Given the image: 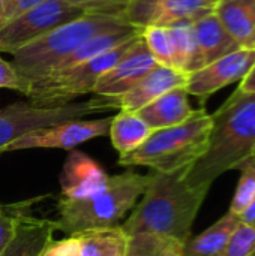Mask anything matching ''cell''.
I'll list each match as a JSON object with an SVG mask.
<instances>
[{
  "label": "cell",
  "mask_w": 255,
  "mask_h": 256,
  "mask_svg": "<svg viewBox=\"0 0 255 256\" xmlns=\"http://www.w3.org/2000/svg\"><path fill=\"white\" fill-rule=\"evenodd\" d=\"M191 166L170 174L153 172L141 201L132 208L128 220L120 225L122 230L128 236L153 232L185 244L191 238L194 220L209 192V189L192 186L188 182Z\"/></svg>",
  "instance_id": "6da1fadb"
},
{
  "label": "cell",
  "mask_w": 255,
  "mask_h": 256,
  "mask_svg": "<svg viewBox=\"0 0 255 256\" xmlns=\"http://www.w3.org/2000/svg\"><path fill=\"white\" fill-rule=\"evenodd\" d=\"M210 117L207 150L188 172L192 186L206 189L249 158L255 142V93L237 88Z\"/></svg>",
  "instance_id": "7a4b0ae2"
},
{
  "label": "cell",
  "mask_w": 255,
  "mask_h": 256,
  "mask_svg": "<svg viewBox=\"0 0 255 256\" xmlns=\"http://www.w3.org/2000/svg\"><path fill=\"white\" fill-rule=\"evenodd\" d=\"M135 28L123 18L108 14H86L15 51L12 64L29 84L51 74L62 60L87 40L113 32Z\"/></svg>",
  "instance_id": "3957f363"
},
{
  "label": "cell",
  "mask_w": 255,
  "mask_h": 256,
  "mask_svg": "<svg viewBox=\"0 0 255 256\" xmlns=\"http://www.w3.org/2000/svg\"><path fill=\"white\" fill-rule=\"evenodd\" d=\"M150 180L152 174L126 171L111 176L107 188L93 196L78 201L60 198L57 204L59 219L54 220L56 231L77 236L86 231L117 226L119 220L137 206Z\"/></svg>",
  "instance_id": "277c9868"
},
{
  "label": "cell",
  "mask_w": 255,
  "mask_h": 256,
  "mask_svg": "<svg viewBox=\"0 0 255 256\" xmlns=\"http://www.w3.org/2000/svg\"><path fill=\"white\" fill-rule=\"evenodd\" d=\"M210 129V114L204 108L195 110L186 122L153 130L137 150L120 156L119 165L149 166L164 174L191 166L206 153Z\"/></svg>",
  "instance_id": "5b68a950"
},
{
  "label": "cell",
  "mask_w": 255,
  "mask_h": 256,
  "mask_svg": "<svg viewBox=\"0 0 255 256\" xmlns=\"http://www.w3.org/2000/svg\"><path fill=\"white\" fill-rule=\"evenodd\" d=\"M140 36L141 34L71 69L54 72L33 81L26 94L29 102L35 106L53 108L72 104L78 96L93 93L98 80L134 46Z\"/></svg>",
  "instance_id": "8992f818"
},
{
  "label": "cell",
  "mask_w": 255,
  "mask_h": 256,
  "mask_svg": "<svg viewBox=\"0 0 255 256\" xmlns=\"http://www.w3.org/2000/svg\"><path fill=\"white\" fill-rule=\"evenodd\" d=\"M113 110L107 98L93 96L84 102H72L62 106L41 108L30 102H15L0 108V154L6 153L9 144L24 134L48 128L62 122L83 118L86 116Z\"/></svg>",
  "instance_id": "52a82bcc"
},
{
  "label": "cell",
  "mask_w": 255,
  "mask_h": 256,
  "mask_svg": "<svg viewBox=\"0 0 255 256\" xmlns=\"http://www.w3.org/2000/svg\"><path fill=\"white\" fill-rule=\"evenodd\" d=\"M86 14L90 12L65 0H45L0 27V52L14 54L51 30Z\"/></svg>",
  "instance_id": "ba28073f"
},
{
  "label": "cell",
  "mask_w": 255,
  "mask_h": 256,
  "mask_svg": "<svg viewBox=\"0 0 255 256\" xmlns=\"http://www.w3.org/2000/svg\"><path fill=\"white\" fill-rule=\"evenodd\" d=\"M218 0H128L122 18L138 30L194 24L212 14Z\"/></svg>",
  "instance_id": "9c48e42d"
},
{
  "label": "cell",
  "mask_w": 255,
  "mask_h": 256,
  "mask_svg": "<svg viewBox=\"0 0 255 256\" xmlns=\"http://www.w3.org/2000/svg\"><path fill=\"white\" fill-rule=\"evenodd\" d=\"M113 117L96 120H68L48 128L30 130L8 146L6 152L27 148H65L72 150L77 146L98 136H105L110 132Z\"/></svg>",
  "instance_id": "30bf717a"
},
{
  "label": "cell",
  "mask_w": 255,
  "mask_h": 256,
  "mask_svg": "<svg viewBox=\"0 0 255 256\" xmlns=\"http://www.w3.org/2000/svg\"><path fill=\"white\" fill-rule=\"evenodd\" d=\"M255 63V48H239L237 51L218 58L204 68L188 75V94L207 99L218 90L242 81Z\"/></svg>",
  "instance_id": "8fae6325"
},
{
  "label": "cell",
  "mask_w": 255,
  "mask_h": 256,
  "mask_svg": "<svg viewBox=\"0 0 255 256\" xmlns=\"http://www.w3.org/2000/svg\"><path fill=\"white\" fill-rule=\"evenodd\" d=\"M156 66V60L150 54L143 36H140L134 46L98 80L93 94L101 98L122 96Z\"/></svg>",
  "instance_id": "7c38bea8"
},
{
  "label": "cell",
  "mask_w": 255,
  "mask_h": 256,
  "mask_svg": "<svg viewBox=\"0 0 255 256\" xmlns=\"http://www.w3.org/2000/svg\"><path fill=\"white\" fill-rule=\"evenodd\" d=\"M188 75L167 66L158 64L144 78H141L131 90L117 98H107L113 110L138 112L141 108L162 96L164 93L186 86Z\"/></svg>",
  "instance_id": "4fadbf2b"
},
{
  "label": "cell",
  "mask_w": 255,
  "mask_h": 256,
  "mask_svg": "<svg viewBox=\"0 0 255 256\" xmlns=\"http://www.w3.org/2000/svg\"><path fill=\"white\" fill-rule=\"evenodd\" d=\"M110 176L87 154L71 152L60 176L62 198L78 201L96 195L107 188Z\"/></svg>",
  "instance_id": "5bb4252c"
},
{
  "label": "cell",
  "mask_w": 255,
  "mask_h": 256,
  "mask_svg": "<svg viewBox=\"0 0 255 256\" xmlns=\"http://www.w3.org/2000/svg\"><path fill=\"white\" fill-rule=\"evenodd\" d=\"M188 96L185 86L176 87L141 108L137 114L153 130L177 126L186 122L195 111L191 108Z\"/></svg>",
  "instance_id": "9a60e30c"
},
{
  "label": "cell",
  "mask_w": 255,
  "mask_h": 256,
  "mask_svg": "<svg viewBox=\"0 0 255 256\" xmlns=\"http://www.w3.org/2000/svg\"><path fill=\"white\" fill-rule=\"evenodd\" d=\"M192 27L203 68L242 48L225 30L213 12L195 21Z\"/></svg>",
  "instance_id": "2e32d148"
},
{
  "label": "cell",
  "mask_w": 255,
  "mask_h": 256,
  "mask_svg": "<svg viewBox=\"0 0 255 256\" xmlns=\"http://www.w3.org/2000/svg\"><path fill=\"white\" fill-rule=\"evenodd\" d=\"M213 14L242 48H255V0H218Z\"/></svg>",
  "instance_id": "e0dca14e"
},
{
  "label": "cell",
  "mask_w": 255,
  "mask_h": 256,
  "mask_svg": "<svg viewBox=\"0 0 255 256\" xmlns=\"http://www.w3.org/2000/svg\"><path fill=\"white\" fill-rule=\"evenodd\" d=\"M54 220L35 219L26 214L17 230L15 237L2 256H41L53 242Z\"/></svg>",
  "instance_id": "ac0fdd59"
},
{
  "label": "cell",
  "mask_w": 255,
  "mask_h": 256,
  "mask_svg": "<svg viewBox=\"0 0 255 256\" xmlns=\"http://www.w3.org/2000/svg\"><path fill=\"white\" fill-rule=\"evenodd\" d=\"M239 224L240 218L228 212L204 232L189 238L183 246V256H221Z\"/></svg>",
  "instance_id": "d6986e66"
},
{
  "label": "cell",
  "mask_w": 255,
  "mask_h": 256,
  "mask_svg": "<svg viewBox=\"0 0 255 256\" xmlns=\"http://www.w3.org/2000/svg\"><path fill=\"white\" fill-rule=\"evenodd\" d=\"M153 132V129L137 114L123 111L113 117L110 126V138L120 156L137 150Z\"/></svg>",
  "instance_id": "ffe728a7"
},
{
  "label": "cell",
  "mask_w": 255,
  "mask_h": 256,
  "mask_svg": "<svg viewBox=\"0 0 255 256\" xmlns=\"http://www.w3.org/2000/svg\"><path fill=\"white\" fill-rule=\"evenodd\" d=\"M78 256H125L128 234L120 225L77 234Z\"/></svg>",
  "instance_id": "44dd1931"
},
{
  "label": "cell",
  "mask_w": 255,
  "mask_h": 256,
  "mask_svg": "<svg viewBox=\"0 0 255 256\" xmlns=\"http://www.w3.org/2000/svg\"><path fill=\"white\" fill-rule=\"evenodd\" d=\"M171 44H173V52H174V69L191 75L192 72H197L201 69L198 46L194 34L192 24H180L168 28Z\"/></svg>",
  "instance_id": "7402d4cb"
},
{
  "label": "cell",
  "mask_w": 255,
  "mask_h": 256,
  "mask_svg": "<svg viewBox=\"0 0 255 256\" xmlns=\"http://www.w3.org/2000/svg\"><path fill=\"white\" fill-rule=\"evenodd\" d=\"M183 243L153 232L129 234L125 256H183Z\"/></svg>",
  "instance_id": "603a6c76"
},
{
  "label": "cell",
  "mask_w": 255,
  "mask_h": 256,
  "mask_svg": "<svg viewBox=\"0 0 255 256\" xmlns=\"http://www.w3.org/2000/svg\"><path fill=\"white\" fill-rule=\"evenodd\" d=\"M237 170L242 174L228 212L236 216H240L255 198V160H243L237 166Z\"/></svg>",
  "instance_id": "cb8c5ba5"
},
{
  "label": "cell",
  "mask_w": 255,
  "mask_h": 256,
  "mask_svg": "<svg viewBox=\"0 0 255 256\" xmlns=\"http://www.w3.org/2000/svg\"><path fill=\"white\" fill-rule=\"evenodd\" d=\"M141 36L156 63L174 69V52L168 28L149 27L143 30Z\"/></svg>",
  "instance_id": "d4e9b609"
},
{
  "label": "cell",
  "mask_w": 255,
  "mask_h": 256,
  "mask_svg": "<svg viewBox=\"0 0 255 256\" xmlns=\"http://www.w3.org/2000/svg\"><path fill=\"white\" fill-rule=\"evenodd\" d=\"M29 204L30 201L0 206V256L3 255V252L15 237L21 219L29 214Z\"/></svg>",
  "instance_id": "484cf974"
},
{
  "label": "cell",
  "mask_w": 255,
  "mask_h": 256,
  "mask_svg": "<svg viewBox=\"0 0 255 256\" xmlns=\"http://www.w3.org/2000/svg\"><path fill=\"white\" fill-rule=\"evenodd\" d=\"M221 256H255V225L240 222Z\"/></svg>",
  "instance_id": "4316f807"
},
{
  "label": "cell",
  "mask_w": 255,
  "mask_h": 256,
  "mask_svg": "<svg viewBox=\"0 0 255 256\" xmlns=\"http://www.w3.org/2000/svg\"><path fill=\"white\" fill-rule=\"evenodd\" d=\"M69 4L87 9L90 14H108L122 18L123 8L128 0H65Z\"/></svg>",
  "instance_id": "83f0119b"
},
{
  "label": "cell",
  "mask_w": 255,
  "mask_h": 256,
  "mask_svg": "<svg viewBox=\"0 0 255 256\" xmlns=\"http://www.w3.org/2000/svg\"><path fill=\"white\" fill-rule=\"evenodd\" d=\"M0 88H9L17 90L23 94H27L29 84L23 80V76L18 74L15 66L0 56Z\"/></svg>",
  "instance_id": "f1b7e54d"
},
{
  "label": "cell",
  "mask_w": 255,
  "mask_h": 256,
  "mask_svg": "<svg viewBox=\"0 0 255 256\" xmlns=\"http://www.w3.org/2000/svg\"><path fill=\"white\" fill-rule=\"evenodd\" d=\"M45 0H6L3 8L0 9V27L20 16L21 14L30 10L32 8L41 4Z\"/></svg>",
  "instance_id": "f546056e"
},
{
  "label": "cell",
  "mask_w": 255,
  "mask_h": 256,
  "mask_svg": "<svg viewBox=\"0 0 255 256\" xmlns=\"http://www.w3.org/2000/svg\"><path fill=\"white\" fill-rule=\"evenodd\" d=\"M41 256H78L77 236H68L63 240H53Z\"/></svg>",
  "instance_id": "4dcf8cb0"
},
{
  "label": "cell",
  "mask_w": 255,
  "mask_h": 256,
  "mask_svg": "<svg viewBox=\"0 0 255 256\" xmlns=\"http://www.w3.org/2000/svg\"><path fill=\"white\" fill-rule=\"evenodd\" d=\"M237 88L243 93H255V63L252 64L251 70L246 74V76L240 81Z\"/></svg>",
  "instance_id": "1f68e13d"
},
{
  "label": "cell",
  "mask_w": 255,
  "mask_h": 256,
  "mask_svg": "<svg viewBox=\"0 0 255 256\" xmlns=\"http://www.w3.org/2000/svg\"><path fill=\"white\" fill-rule=\"evenodd\" d=\"M242 224L246 225H255V198L252 200V202L249 204V207L239 216Z\"/></svg>",
  "instance_id": "d6a6232c"
},
{
  "label": "cell",
  "mask_w": 255,
  "mask_h": 256,
  "mask_svg": "<svg viewBox=\"0 0 255 256\" xmlns=\"http://www.w3.org/2000/svg\"><path fill=\"white\" fill-rule=\"evenodd\" d=\"M248 159L255 160V142H254V146H252V148H251V153H249V158H248Z\"/></svg>",
  "instance_id": "836d02e7"
},
{
  "label": "cell",
  "mask_w": 255,
  "mask_h": 256,
  "mask_svg": "<svg viewBox=\"0 0 255 256\" xmlns=\"http://www.w3.org/2000/svg\"><path fill=\"white\" fill-rule=\"evenodd\" d=\"M5 2H6V0H0V9L3 8V4H5Z\"/></svg>",
  "instance_id": "e575fe53"
}]
</instances>
